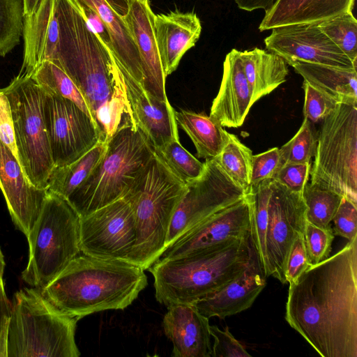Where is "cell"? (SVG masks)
Listing matches in <instances>:
<instances>
[{
  "label": "cell",
  "mask_w": 357,
  "mask_h": 357,
  "mask_svg": "<svg viewBox=\"0 0 357 357\" xmlns=\"http://www.w3.org/2000/svg\"><path fill=\"white\" fill-rule=\"evenodd\" d=\"M285 319L323 357H357V238L289 284Z\"/></svg>",
  "instance_id": "6da1fadb"
},
{
  "label": "cell",
  "mask_w": 357,
  "mask_h": 357,
  "mask_svg": "<svg viewBox=\"0 0 357 357\" xmlns=\"http://www.w3.org/2000/svg\"><path fill=\"white\" fill-rule=\"evenodd\" d=\"M144 270L125 261L79 255L42 294L61 312L77 320L107 310H123L146 287Z\"/></svg>",
  "instance_id": "7a4b0ae2"
},
{
  "label": "cell",
  "mask_w": 357,
  "mask_h": 357,
  "mask_svg": "<svg viewBox=\"0 0 357 357\" xmlns=\"http://www.w3.org/2000/svg\"><path fill=\"white\" fill-rule=\"evenodd\" d=\"M253 250L250 233L180 257L157 260L148 268L157 301L167 307L195 304L239 276Z\"/></svg>",
  "instance_id": "3957f363"
},
{
  "label": "cell",
  "mask_w": 357,
  "mask_h": 357,
  "mask_svg": "<svg viewBox=\"0 0 357 357\" xmlns=\"http://www.w3.org/2000/svg\"><path fill=\"white\" fill-rule=\"evenodd\" d=\"M57 15L59 40L50 61L79 89L96 123L97 112L116 89L114 56L89 26L73 0H57Z\"/></svg>",
  "instance_id": "277c9868"
},
{
  "label": "cell",
  "mask_w": 357,
  "mask_h": 357,
  "mask_svg": "<svg viewBox=\"0 0 357 357\" xmlns=\"http://www.w3.org/2000/svg\"><path fill=\"white\" fill-rule=\"evenodd\" d=\"M186 190L187 185L155 151L122 197L132 208L137 232L128 262L148 270L159 259L166 248L172 217Z\"/></svg>",
  "instance_id": "5b68a950"
},
{
  "label": "cell",
  "mask_w": 357,
  "mask_h": 357,
  "mask_svg": "<svg viewBox=\"0 0 357 357\" xmlns=\"http://www.w3.org/2000/svg\"><path fill=\"white\" fill-rule=\"evenodd\" d=\"M77 319L61 312L35 287L13 295L0 357H78Z\"/></svg>",
  "instance_id": "8992f818"
},
{
  "label": "cell",
  "mask_w": 357,
  "mask_h": 357,
  "mask_svg": "<svg viewBox=\"0 0 357 357\" xmlns=\"http://www.w3.org/2000/svg\"><path fill=\"white\" fill-rule=\"evenodd\" d=\"M154 152L132 119H126L107 140L96 167L66 201L82 217L122 198Z\"/></svg>",
  "instance_id": "52a82bcc"
},
{
  "label": "cell",
  "mask_w": 357,
  "mask_h": 357,
  "mask_svg": "<svg viewBox=\"0 0 357 357\" xmlns=\"http://www.w3.org/2000/svg\"><path fill=\"white\" fill-rule=\"evenodd\" d=\"M26 238L29 259L22 278L41 290L79 255V216L65 199L47 190Z\"/></svg>",
  "instance_id": "ba28073f"
},
{
  "label": "cell",
  "mask_w": 357,
  "mask_h": 357,
  "mask_svg": "<svg viewBox=\"0 0 357 357\" xmlns=\"http://www.w3.org/2000/svg\"><path fill=\"white\" fill-rule=\"evenodd\" d=\"M314 157L310 183L357 204V105L338 103L322 121Z\"/></svg>",
  "instance_id": "9c48e42d"
},
{
  "label": "cell",
  "mask_w": 357,
  "mask_h": 357,
  "mask_svg": "<svg viewBox=\"0 0 357 357\" xmlns=\"http://www.w3.org/2000/svg\"><path fill=\"white\" fill-rule=\"evenodd\" d=\"M12 113L17 160L29 181L47 189L55 167L43 110V91L29 76L17 75L5 88Z\"/></svg>",
  "instance_id": "30bf717a"
},
{
  "label": "cell",
  "mask_w": 357,
  "mask_h": 357,
  "mask_svg": "<svg viewBox=\"0 0 357 357\" xmlns=\"http://www.w3.org/2000/svg\"><path fill=\"white\" fill-rule=\"evenodd\" d=\"M205 164L202 175L187 184L169 225L166 248L204 219L245 196L243 189L231 179L215 159L206 160Z\"/></svg>",
  "instance_id": "8fae6325"
},
{
  "label": "cell",
  "mask_w": 357,
  "mask_h": 357,
  "mask_svg": "<svg viewBox=\"0 0 357 357\" xmlns=\"http://www.w3.org/2000/svg\"><path fill=\"white\" fill-rule=\"evenodd\" d=\"M43 110L55 167L72 163L102 139L91 116L66 98L43 91Z\"/></svg>",
  "instance_id": "7c38bea8"
},
{
  "label": "cell",
  "mask_w": 357,
  "mask_h": 357,
  "mask_svg": "<svg viewBox=\"0 0 357 357\" xmlns=\"http://www.w3.org/2000/svg\"><path fill=\"white\" fill-rule=\"evenodd\" d=\"M136 239L135 217L123 198L79 217V247L85 255L128 261Z\"/></svg>",
  "instance_id": "4fadbf2b"
},
{
  "label": "cell",
  "mask_w": 357,
  "mask_h": 357,
  "mask_svg": "<svg viewBox=\"0 0 357 357\" xmlns=\"http://www.w3.org/2000/svg\"><path fill=\"white\" fill-rule=\"evenodd\" d=\"M266 234L267 277L287 283L285 266L291 245L305 233L306 205L303 195L272 180Z\"/></svg>",
  "instance_id": "5bb4252c"
},
{
  "label": "cell",
  "mask_w": 357,
  "mask_h": 357,
  "mask_svg": "<svg viewBox=\"0 0 357 357\" xmlns=\"http://www.w3.org/2000/svg\"><path fill=\"white\" fill-rule=\"evenodd\" d=\"M271 30L264 39L266 49L282 57L288 65L300 61L357 70V61L344 54L317 23L289 24Z\"/></svg>",
  "instance_id": "9a60e30c"
},
{
  "label": "cell",
  "mask_w": 357,
  "mask_h": 357,
  "mask_svg": "<svg viewBox=\"0 0 357 357\" xmlns=\"http://www.w3.org/2000/svg\"><path fill=\"white\" fill-rule=\"evenodd\" d=\"M250 233V209L245 194L238 202L210 215L180 236L158 260L180 257Z\"/></svg>",
  "instance_id": "2e32d148"
},
{
  "label": "cell",
  "mask_w": 357,
  "mask_h": 357,
  "mask_svg": "<svg viewBox=\"0 0 357 357\" xmlns=\"http://www.w3.org/2000/svg\"><path fill=\"white\" fill-rule=\"evenodd\" d=\"M0 189L15 227L27 237L36 221L47 190L32 185L13 153L0 139Z\"/></svg>",
  "instance_id": "e0dca14e"
},
{
  "label": "cell",
  "mask_w": 357,
  "mask_h": 357,
  "mask_svg": "<svg viewBox=\"0 0 357 357\" xmlns=\"http://www.w3.org/2000/svg\"><path fill=\"white\" fill-rule=\"evenodd\" d=\"M149 0H130L129 9L123 17L137 47L142 73V85L151 95L168 101L165 75L156 43L153 17Z\"/></svg>",
  "instance_id": "ac0fdd59"
},
{
  "label": "cell",
  "mask_w": 357,
  "mask_h": 357,
  "mask_svg": "<svg viewBox=\"0 0 357 357\" xmlns=\"http://www.w3.org/2000/svg\"><path fill=\"white\" fill-rule=\"evenodd\" d=\"M132 121L155 149L178 139L175 110L168 101L151 95L119 66Z\"/></svg>",
  "instance_id": "d6986e66"
},
{
  "label": "cell",
  "mask_w": 357,
  "mask_h": 357,
  "mask_svg": "<svg viewBox=\"0 0 357 357\" xmlns=\"http://www.w3.org/2000/svg\"><path fill=\"white\" fill-rule=\"evenodd\" d=\"M240 52L232 49L226 55L220 89L211 107L209 116L222 127L241 126L253 105Z\"/></svg>",
  "instance_id": "ffe728a7"
},
{
  "label": "cell",
  "mask_w": 357,
  "mask_h": 357,
  "mask_svg": "<svg viewBox=\"0 0 357 357\" xmlns=\"http://www.w3.org/2000/svg\"><path fill=\"white\" fill-rule=\"evenodd\" d=\"M266 286V277L254 248L243 273L218 291L195 303L198 311L207 318L224 319L252 306Z\"/></svg>",
  "instance_id": "44dd1931"
},
{
  "label": "cell",
  "mask_w": 357,
  "mask_h": 357,
  "mask_svg": "<svg viewBox=\"0 0 357 357\" xmlns=\"http://www.w3.org/2000/svg\"><path fill=\"white\" fill-rule=\"evenodd\" d=\"M162 326L173 344L175 357H211L212 346L208 318L195 304L167 307Z\"/></svg>",
  "instance_id": "7402d4cb"
},
{
  "label": "cell",
  "mask_w": 357,
  "mask_h": 357,
  "mask_svg": "<svg viewBox=\"0 0 357 357\" xmlns=\"http://www.w3.org/2000/svg\"><path fill=\"white\" fill-rule=\"evenodd\" d=\"M154 35L165 76L175 71L184 54L199 40L202 25L194 12L178 10L155 15Z\"/></svg>",
  "instance_id": "603a6c76"
},
{
  "label": "cell",
  "mask_w": 357,
  "mask_h": 357,
  "mask_svg": "<svg viewBox=\"0 0 357 357\" xmlns=\"http://www.w3.org/2000/svg\"><path fill=\"white\" fill-rule=\"evenodd\" d=\"M23 62L18 75L31 77L44 61H50L59 40L57 0H41L36 11L24 17Z\"/></svg>",
  "instance_id": "cb8c5ba5"
},
{
  "label": "cell",
  "mask_w": 357,
  "mask_h": 357,
  "mask_svg": "<svg viewBox=\"0 0 357 357\" xmlns=\"http://www.w3.org/2000/svg\"><path fill=\"white\" fill-rule=\"evenodd\" d=\"M354 0H276L265 11L260 31L296 24L319 23L352 11Z\"/></svg>",
  "instance_id": "d4e9b609"
},
{
  "label": "cell",
  "mask_w": 357,
  "mask_h": 357,
  "mask_svg": "<svg viewBox=\"0 0 357 357\" xmlns=\"http://www.w3.org/2000/svg\"><path fill=\"white\" fill-rule=\"evenodd\" d=\"M94 10L109 32L112 52L118 65L142 84V73L137 47L123 18L105 0H73Z\"/></svg>",
  "instance_id": "484cf974"
},
{
  "label": "cell",
  "mask_w": 357,
  "mask_h": 357,
  "mask_svg": "<svg viewBox=\"0 0 357 357\" xmlns=\"http://www.w3.org/2000/svg\"><path fill=\"white\" fill-rule=\"evenodd\" d=\"M240 56L253 104L286 81L288 64L278 54L255 47Z\"/></svg>",
  "instance_id": "4316f807"
},
{
  "label": "cell",
  "mask_w": 357,
  "mask_h": 357,
  "mask_svg": "<svg viewBox=\"0 0 357 357\" xmlns=\"http://www.w3.org/2000/svg\"><path fill=\"white\" fill-rule=\"evenodd\" d=\"M303 80L339 103L357 105V71L335 67L295 62L291 65Z\"/></svg>",
  "instance_id": "83f0119b"
},
{
  "label": "cell",
  "mask_w": 357,
  "mask_h": 357,
  "mask_svg": "<svg viewBox=\"0 0 357 357\" xmlns=\"http://www.w3.org/2000/svg\"><path fill=\"white\" fill-rule=\"evenodd\" d=\"M177 125L193 142L198 158H215L227 143L228 133L210 116L181 109L175 110Z\"/></svg>",
  "instance_id": "f1b7e54d"
},
{
  "label": "cell",
  "mask_w": 357,
  "mask_h": 357,
  "mask_svg": "<svg viewBox=\"0 0 357 357\" xmlns=\"http://www.w3.org/2000/svg\"><path fill=\"white\" fill-rule=\"evenodd\" d=\"M107 142L100 139L72 163L55 167L48 181L47 190L66 200L100 162L106 151Z\"/></svg>",
  "instance_id": "f546056e"
},
{
  "label": "cell",
  "mask_w": 357,
  "mask_h": 357,
  "mask_svg": "<svg viewBox=\"0 0 357 357\" xmlns=\"http://www.w3.org/2000/svg\"><path fill=\"white\" fill-rule=\"evenodd\" d=\"M272 180H265L250 186L246 193L250 209V236L258 260L267 277L266 234L268 224V204Z\"/></svg>",
  "instance_id": "4dcf8cb0"
},
{
  "label": "cell",
  "mask_w": 357,
  "mask_h": 357,
  "mask_svg": "<svg viewBox=\"0 0 357 357\" xmlns=\"http://www.w3.org/2000/svg\"><path fill=\"white\" fill-rule=\"evenodd\" d=\"M31 77L43 91L72 101L93 119L89 107L80 91L56 64L48 60L43 61Z\"/></svg>",
  "instance_id": "1f68e13d"
},
{
  "label": "cell",
  "mask_w": 357,
  "mask_h": 357,
  "mask_svg": "<svg viewBox=\"0 0 357 357\" xmlns=\"http://www.w3.org/2000/svg\"><path fill=\"white\" fill-rule=\"evenodd\" d=\"M213 159L245 193L249 192L253 155L252 151L235 135L228 133L226 144Z\"/></svg>",
  "instance_id": "d6a6232c"
},
{
  "label": "cell",
  "mask_w": 357,
  "mask_h": 357,
  "mask_svg": "<svg viewBox=\"0 0 357 357\" xmlns=\"http://www.w3.org/2000/svg\"><path fill=\"white\" fill-rule=\"evenodd\" d=\"M306 205V220L317 227L331 229L333 216L342 196L307 183L302 193Z\"/></svg>",
  "instance_id": "836d02e7"
},
{
  "label": "cell",
  "mask_w": 357,
  "mask_h": 357,
  "mask_svg": "<svg viewBox=\"0 0 357 357\" xmlns=\"http://www.w3.org/2000/svg\"><path fill=\"white\" fill-rule=\"evenodd\" d=\"M171 170L186 185L204 173L206 164L200 162L174 139L155 149Z\"/></svg>",
  "instance_id": "e575fe53"
},
{
  "label": "cell",
  "mask_w": 357,
  "mask_h": 357,
  "mask_svg": "<svg viewBox=\"0 0 357 357\" xmlns=\"http://www.w3.org/2000/svg\"><path fill=\"white\" fill-rule=\"evenodd\" d=\"M319 28L353 61H357V21L352 11L317 23Z\"/></svg>",
  "instance_id": "d590c367"
},
{
  "label": "cell",
  "mask_w": 357,
  "mask_h": 357,
  "mask_svg": "<svg viewBox=\"0 0 357 357\" xmlns=\"http://www.w3.org/2000/svg\"><path fill=\"white\" fill-rule=\"evenodd\" d=\"M23 22L22 0H0V56H6L19 45Z\"/></svg>",
  "instance_id": "8d00e7d4"
},
{
  "label": "cell",
  "mask_w": 357,
  "mask_h": 357,
  "mask_svg": "<svg viewBox=\"0 0 357 357\" xmlns=\"http://www.w3.org/2000/svg\"><path fill=\"white\" fill-rule=\"evenodd\" d=\"M317 143V136L312 123L304 118L296 135L279 149L282 165L310 162L315 155Z\"/></svg>",
  "instance_id": "74e56055"
},
{
  "label": "cell",
  "mask_w": 357,
  "mask_h": 357,
  "mask_svg": "<svg viewBox=\"0 0 357 357\" xmlns=\"http://www.w3.org/2000/svg\"><path fill=\"white\" fill-rule=\"evenodd\" d=\"M334 234L333 229H323L307 222L304 241L310 265L319 264L330 257Z\"/></svg>",
  "instance_id": "f35d334b"
},
{
  "label": "cell",
  "mask_w": 357,
  "mask_h": 357,
  "mask_svg": "<svg viewBox=\"0 0 357 357\" xmlns=\"http://www.w3.org/2000/svg\"><path fill=\"white\" fill-rule=\"evenodd\" d=\"M303 89L305 93L304 118L311 123L322 121L333 112L339 103L305 80Z\"/></svg>",
  "instance_id": "ab89813d"
},
{
  "label": "cell",
  "mask_w": 357,
  "mask_h": 357,
  "mask_svg": "<svg viewBox=\"0 0 357 357\" xmlns=\"http://www.w3.org/2000/svg\"><path fill=\"white\" fill-rule=\"evenodd\" d=\"M356 221L357 204L342 197L332 220L335 234L352 242L357 238Z\"/></svg>",
  "instance_id": "60d3db41"
},
{
  "label": "cell",
  "mask_w": 357,
  "mask_h": 357,
  "mask_svg": "<svg viewBox=\"0 0 357 357\" xmlns=\"http://www.w3.org/2000/svg\"><path fill=\"white\" fill-rule=\"evenodd\" d=\"M281 165L280 149L278 147L253 155L250 186L265 180L273 179Z\"/></svg>",
  "instance_id": "b9f144b4"
},
{
  "label": "cell",
  "mask_w": 357,
  "mask_h": 357,
  "mask_svg": "<svg viewBox=\"0 0 357 357\" xmlns=\"http://www.w3.org/2000/svg\"><path fill=\"white\" fill-rule=\"evenodd\" d=\"M312 162L282 165L273 179L289 190L302 194L308 183Z\"/></svg>",
  "instance_id": "7bdbcfd3"
},
{
  "label": "cell",
  "mask_w": 357,
  "mask_h": 357,
  "mask_svg": "<svg viewBox=\"0 0 357 357\" xmlns=\"http://www.w3.org/2000/svg\"><path fill=\"white\" fill-rule=\"evenodd\" d=\"M211 336L214 338L211 357H250L244 347L229 332L227 326L225 330L216 326H210Z\"/></svg>",
  "instance_id": "ee69618b"
},
{
  "label": "cell",
  "mask_w": 357,
  "mask_h": 357,
  "mask_svg": "<svg viewBox=\"0 0 357 357\" xmlns=\"http://www.w3.org/2000/svg\"><path fill=\"white\" fill-rule=\"evenodd\" d=\"M310 266L305 246L304 234L300 233L294 239L287 257L284 277L286 282H294Z\"/></svg>",
  "instance_id": "f6af8a7d"
},
{
  "label": "cell",
  "mask_w": 357,
  "mask_h": 357,
  "mask_svg": "<svg viewBox=\"0 0 357 357\" xmlns=\"http://www.w3.org/2000/svg\"><path fill=\"white\" fill-rule=\"evenodd\" d=\"M0 139L11 150V151L17 159L10 106L7 96L4 94L1 89Z\"/></svg>",
  "instance_id": "bcb514c9"
},
{
  "label": "cell",
  "mask_w": 357,
  "mask_h": 357,
  "mask_svg": "<svg viewBox=\"0 0 357 357\" xmlns=\"http://www.w3.org/2000/svg\"><path fill=\"white\" fill-rule=\"evenodd\" d=\"M74 3L79 8L89 26L97 35L102 43L112 51L110 36L100 17L90 7L75 1Z\"/></svg>",
  "instance_id": "7dc6e473"
},
{
  "label": "cell",
  "mask_w": 357,
  "mask_h": 357,
  "mask_svg": "<svg viewBox=\"0 0 357 357\" xmlns=\"http://www.w3.org/2000/svg\"><path fill=\"white\" fill-rule=\"evenodd\" d=\"M6 262L0 248V342L10 314V303L6 296L3 279Z\"/></svg>",
  "instance_id": "c3c4849f"
},
{
  "label": "cell",
  "mask_w": 357,
  "mask_h": 357,
  "mask_svg": "<svg viewBox=\"0 0 357 357\" xmlns=\"http://www.w3.org/2000/svg\"><path fill=\"white\" fill-rule=\"evenodd\" d=\"M240 9L252 11L257 9L267 10L276 0H234Z\"/></svg>",
  "instance_id": "681fc988"
},
{
  "label": "cell",
  "mask_w": 357,
  "mask_h": 357,
  "mask_svg": "<svg viewBox=\"0 0 357 357\" xmlns=\"http://www.w3.org/2000/svg\"><path fill=\"white\" fill-rule=\"evenodd\" d=\"M105 1L122 18L127 14L130 0H105Z\"/></svg>",
  "instance_id": "f907efd6"
},
{
  "label": "cell",
  "mask_w": 357,
  "mask_h": 357,
  "mask_svg": "<svg viewBox=\"0 0 357 357\" xmlns=\"http://www.w3.org/2000/svg\"><path fill=\"white\" fill-rule=\"evenodd\" d=\"M41 0H22L24 17L31 16L38 8Z\"/></svg>",
  "instance_id": "816d5d0a"
}]
</instances>
